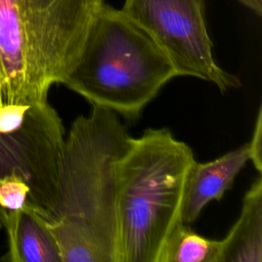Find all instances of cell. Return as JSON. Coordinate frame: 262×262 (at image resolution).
Segmentation results:
<instances>
[{"label": "cell", "mask_w": 262, "mask_h": 262, "mask_svg": "<svg viewBox=\"0 0 262 262\" xmlns=\"http://www.w3.org/2000/svg\"><path fill=\"white\" fill-rule=\"evenodd\" d=\"M131 137L119 115L99 106L72 123L57 204L44 219L62 262H119L118 167Z\"/></svg>", "instance_id": "obj_1"}, {"label": "cell", "mask_w": 262, "mask_h": 262, "mask_svg": "<svg viewBox=\"0 0 262 262\" xmlns=\"http://www.w3.org/2000/svg\"><path fill=\"white\" fill-rule=\"evenodd\" d=\"M104 0H0V105L48 101L77 63Z\"/></svg>", "instance_id": "obj_2"}, {"label": "cell", "mask_w": 262, "mask_h": 262, "mask_svg": "<svg viewBox=\"0 0 262 262\" xmlns=\"http://www.w3.org/2000/svg\"><path fill=\"white\" fill-rule=\"evenodd\" d=\"M195 162L191 148L168 128L131 137L118 167L119 262H159L169 234L182 221Z\"/></svg>", "instance_id": "obj_3"}, {"label": "cell", "mask_w": 262, "mask_h": 262, "mask_svg": "<svg viewBox=\"0 0 262 262\" xmlns=\"http://www.w3.org/2000/svg\"><path fill=\"white\" fill-rule=\"evenodd\" d=\"M175 77L158 44L121 9L105 3L62 85L92 106L136 120Z\"/></svg>", "instance_id": "obj_4"}, {"label": "cell", "mask_w": 262, "mask_h": 262, "mask_svg": "<svg viewBox=\"0 0 262 262\" xmlns=\"http://www.w3.org/2000/svg\"><path fill=\"white\" fill-rule=\"evenodd\" d=\"M64 128L48 101L0 105V180L16 175L30 186L28 205L45 220L58 199ZM7 213L0 208V229Z\"/></svg>", "instance_id": "obj_5"}, {"label": "cell", "mask_w": 262, "mask_h": 262, "mask_svg": "<svg viewBox=\"0 0 262 262\" xmlns=\"http://www.w3.org/2000/svg\"><path fill=\"white\" fill-rule=\"evenodd\" d=\"M121 10L165 52L177 76L212 83L221 92L241 87L214 59L205 0H125Z\"/></svg>", "instance_id": "obj_6"}, {"label": "cell", "mask_w": 262, "mask_h": 262, "mask_svg": "<svg viewBox=\"0 0 262 262\" xmlns=\"http://www.w3.org/2000/svg\"><path fill=\"white\" fill-rule=\"evenodd\" d=\"M249 161L250 151L247 142L215 160L205 163L195 162L186 184L182 222L191 224L209 203L221 200Z\"/></svg>", "instance_id": "obj_7"}, {"label": "cell", "mask_w": 262, "mask_h": 262, "mask_svg": "<svg viewBox=\"0 0 262 262\" xmlns=\"http://www.w3.org/2000/svg\"><path fill=\"white\" fill-rule=\"evenodd\" d=\"M4 229L8 250L1 260L8 262H62L56 241L46 221L28 206L8 211Z\"/></svg>", "instance_id": "obj_8"}, {"label": "cell", "mask_w": 262, "mask_h": 262, "mask_svg": "<svg viewBox=\"0 0 262 262\" xmlns=\"http://www.w3.org/2000/svg\"><path fill=\"white\" fill-rule=\"evenodd\" d=\"M219 262H262V178L247 190L241 214L221 239Z\"/></svg>", "instance_id": "obj_9"}, {"label": "cell", "mask_w": 262, "mask_h": 262, "mask_svg": "<svg viewBox=\"0 0 262 262\" xmlns=\"http://www.w3.org/2000/svg\"><path fill=\"white\" fill-rule=\"evenodd\" d=\"M221 239H211L179 222L169 234L159 262H219Z\"/></svg>", "instance_id": "obj_10"}, {"label": "cell", "mask_w": 262, "mask_h": 262, "mask_svg": "<svg viewBox=\"0 0 262 262\" xmlns=\"http://www.w3.org/2000/svg\"><path fill=\"white\" fill-rule=\"evenodd\" d=\"M31 189L19 176L11 175L0 180V208L8 213L29 205Z\"/></svg>", "instance_id": "obj_11"}, {"label": "cell", "mask_w": 262, "mask_h": 262, "mask_svg": "<svg viewBox=\"0 0 262 262\" xmlns=\"http://www.w3.org/2000/svg\"><path fill=\"white\" fill-rule=\"evenodd\" d=\"M250 162L259 174L262 172V107L259 106L251 141L248 142Z\"/></svg>", "instance_id": "obj_12"}, {"label": "cell", "mask_w": 262, "mask_h": 262, "mask_svg": "<svg viewBox=\"0 0 262 262\" xmlns=\"http://www.w3.org/2000/svg\"><path fill=\"white\" fill-rule=\"evenodd\" d=\"M247 8L251 9L255 14L261 15L262 14V0H237Z\"/></svg>", "instance_id": "obj_13"}]
</instances>
